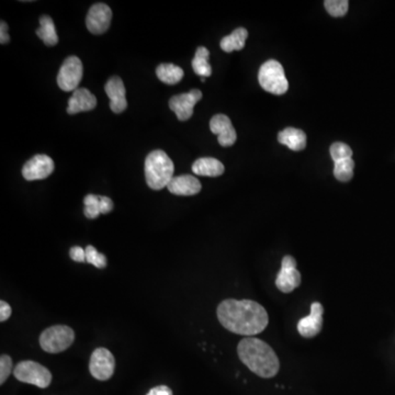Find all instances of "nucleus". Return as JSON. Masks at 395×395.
<instances>
[{
	"label": "nucleus",
	"mask_w": 395,
	"mask_h": 395,
	"mask_svg": "<svg viewBox=\"0 0 395 395\" xmlns=\"http://www.w3.org/2000/svg\"><path fill=\"white\" fill-rule=\"evenodd\" d=\"M12 372V360L8 354H3L0 358V384H5Z\"/></svg>",
	"instance_id": "c85d7f7f"
},
{
	"label": "nucleus",
	"mask_w": 395,
	"mask_h": 395,
	"mask_svg": "<svg viewBox=\"0 0 395 395\" xmlns=\"http://www.w3.org/2000/svg\"><path fill=\"white\" fill-rule=\"evenodd\" d=\"M330 153H331L332 158H333L335 163L336 162L348 159V158H352V149L348 147L347 144L340 143V142H336L332 145Z\"/></svg>",
	"instance_id": "cd10ccee"
},
{
	"label": "nucleus",
	"mask_w": 395,
	"mask_h": 395,
	"mask_svg": "<svg viewBox=\"0 0 395 395\" xmlns=\"http://www.w3.org/2000/svg\"><path fill=\"white\" fill-rule=\"evenodd\" d=\"M237 354L241 362L260 378H273L280 369L275 350L258 338L247 337L241 340L237 346Z\"/></svg>",
	"instance_id": "f03ea898"
},
{
	"label": "nucleus",
	"mask_w": 395,
	"mask_h": 395,
	"mask_svg": "<svg viewBox=\"0 0 395 395\" xmlns=\"http://www.w3.org/2000/svg\"><path fill=\"white\" fill-rule=\"evenodd\" d=\"M202 98V93L198 89L186 93V94L176 95L169 100V108L176 113L178 120L187 121L194 115V105Z\"/></svg>",
	"instance_id": "9b49d317"
},
{
	"label": "nucleus",
	"mask_w": 395,
	"mask_h": 395,
	"mask_svg": "<svg viewBox=\"0 0 395 395\" xmlns=\"http://www.w3.org/2000/svg\"><path fill=\"white\" fill-rule=\"evenodd\" d=\"M115 360L107 348H97L91 354L89 372L97 380L107 381L115 374Z\"/></svg>",
	"instance_id": "6e6552de"
},
{
	"label": "nucleus",
	"mask_w": 395,
	"mask_h": 395,
	"mask_svg": "<svg viewBox=\"0 0 395 395\" xmlns=\"http://www.w3.org/2000/svg\"><path fill=\"white\" fill-rule=\"evenodd\" d=\"M323 305L320 302H314L311 305V313L300 320L297 332L305 338H313L319 335L323 327Z\"/></svg>",
	"instance_id": "ddd939ff"
},
{
	"label": "nucleus",
	"mask_w": 395,
	"mask_h": 395,
	"mask_svg": "<svg viewBox=\"0 0 395 395\" xmlns=\"http://www.w3.org/2000/svg\"><path fill=\"white\" fill-rule=\"evenodd\" d=\"M147 395H173V391L170 390L167 386H158L152 389Z\"/></svg>",
	"instance_id": "473e14b6"
},
{
	"label": "nucleus",
	"mask_w": 395,
	"mask_h": 395,
	"mask_svg": "<svg viewBox=\"0 0 395 395\" xmlns=\"http://www.w3.org/2000/svg\"><path fill=\"white\" fill-rule=\"evenodd\" d=\"M14 374L17 380L23 384H33L41 389L48 388L52 381V374L48 369L32 360L19 362L14 370Z\"/></svg>",
	"instance_id": "423d86ee"
},
{
	"label": "nucleus",
	"mask_w": 395,
	"mask_h": 395,
	"mask_svg": "<svg viewBox=\"0 0 395 395\" xmlns=\"http://www.w3.org/2000/svg\"><path fill=\"white\" fill-rule=\"evenodd\" d=\"M36 36L41 38L46 46H54L58 43V32L52 18L48 16L40 18V28L36 30Z\"/></svg>",
	"instance_id": "aec40b11"
},
{
	"label": "nucleus",
	"mask_w": 395,
	"mask_h": 395,
	"mask_svg": "<svg viewBox=\"0 0 395 395\" xmlns=\"http://www.w3.org/2000/svg\"><path fill=\"white\" fill-rule=\"evenodd\" d=\"M70 258L77 263H84L86 261V251L82 247L74 246L70 251Z\"/></svg>",
	"instance_id": "c756f323"
},
{
	"label": "nucleus",
	"mask_w": 395,
	"mask_h": 395,
	"mask_svg": "<svg viewBox=\"0 0 395 395\" xmlns=\"http://www.w3.org/2000/svg\"><path fill=\"white\" fill-rule=\"evenodd\" d=\"M210 129L214 135H218V143L222 147H232L236 142V131L228 115H214L210 121Z\"/></svg>",
	"instance_id": "4468645a"
},
{
	"label": "nucleus",
	"mask_w": 395,
	"mask_h": 395,
	"mask_svg": "<svg viewBox=\"0 0 395 395\" xmlns=\"http://www.w3.org/2000/svg\"><path fill=\"white\" fill-rule=\"evenodd\" d=\"M174 170L173 161L161 149L151 152L145 159V178L151 189L167 187L174 178Z\"/></svg>",
	"instance_id": "7ed1b4c3"
},
{
	"label": "nucleus",
	"mask_w": 395,
	"mask_h": 395,
	"mask_svg": "<svg viewBox=\"0 0 395 395\" xmlns=\"http://www.w3.org/2000/svg\"><path fill=\"white\" fill-rule=\"evenodd\" d=\"M112 10L105 4H95L86 18L87 29L93 34H103L110 26Z\"/></svg>",
	"instance_id": "f8f14e48"
},
{
	"label": "nucleus",
	"mask_w": 395,
	"mask_h": 395,
	"mask_svg": "<svg viewBox=\"0 0 395 395\" xmlns=\"http://www.w3.org/2000/svg\"><path fill=\"white\" fill-rule=\"evenodd\" d=\"M247 36H248V31L244 28H238V29L234 30L230 36L222 38L220 43L221 48L226 53L243 50L246 43Z\"/></svg>",
	"instance_id": "412c9836"
},
{
	"label": "nucleus",
	"mask_w": 395,
	"mask_h": 395,
	"mask_svg": "<svg viewBox=\"0 0 395 395\" xmlns=\"http://www.w3.org/2000/svg\"><path fill=\"white\" fill-rule=\"evenodd\" d=\"M325 9L332 17H344L347 14L349 3L347 0H326L324 1Z\"/></svg>",
	"instance_id": "a878e982"
},
{
	"label": "nucleus",
	"mask_w": 395,
	"mask_h": 395,
	"mask_svg": "<svg viewBox=\"0 0 395 395\" xmlns=\"http://www.w3.org/2000/svg\"><path fill=\"white\" fill-rule=\"evenodd\" d=\"M83 75L84 66L82 60L77 56H70L64 60L58 72V87L64 91H75L82 82Z\"/></svg>",
	"instance_id": "0eeeda50"
},
{
	"label": "nucleus",
	"mask_w": 395,
	"mask_h": 395,
	"mask_svg": "<svg viewBox=\"0 0 395 395\" xmlns=\"http://www.w3.org/2000/svg\"><path fill=\"white\" fill-rule=\"evenodd\" d=\"M10 41L9 33H8V24L5 21H1L0 26V43L7 44Z\"/></svg>",
	"instance_id": "72a5a7b5"
},
{
	"label": "nucleus",
	"mask_w": 395,
	"mask_h": 395,
	"mask_svg": "<svg viewBox=\"0 0 395 395\" xmlns=\"http://www.w3.org/2000/svg\"><path fill=\"white\" fill-rule=\"evenodd\" d=\"M209 58H210V52L208 48L204 46L196 48V56H194L191 64L194 72L198 76H201V78H206L212 74V68L209 64Z\"/></svg>",
	"instance_id": "4be33fe9"
},
{
	"label": "nucleus",
	"mask_w": 395,
	"mask_h": 395,
	"mask_svg": "<svg viewBox=\"0 0 395 395\" xmlns=\"http://www.w3.org/2000/svg\"><path fill=\"white\" fill-rule=\"evenodd\" d=\"M97 98L93 93L86 88H78L73 93L68 100V115H77L79 112H87L96 108Z\"/></svg>",
	"instance_id": "dca6fc26"
},
{
	"label": "nucleus",
	"mask_w": 395,
	"mask_h": 395,
	"mask_svg": "<svg viewBox=\"0 0 395 395\" xmlns=\"http://www.w3.org/2000/svg\"><path fill=\"white\" fill-rule=\"evenodd\" d=\"M224 165L214 157H202L196 159L192 165V172L198 176L218 177L224 173Z\"/></svg>",
	"instance_id": "6ab92c4d"
},
{
	"label": "nucleus",
	"mask_w": 395,
	"mask_h": 395,
	"mask_svg": "<svg viewBox=\"0 0 395 395\" xmlns=\"http://www.w3.org/2000/svg\"><path fill=\"white\" fill-rule=\"evenodd\" d=\"M258 82L263 90L278 96L285 94L289 89V83L283 65L275 60H267L261 65L259 68Z\"/></svg>",
	"instance_id": "20e7f679"
},
{
	"label": "nucleus",
	"mask_w": 395,
	"mask_h": 395,
	"mask_svg": "<svg viewBox=\"0 0 395 395\" xmlns=\"http://www.w3.org/2000/svg\"><path fill=\"white\" fill-rule=\"evenodd\" d=\"M201 182L191 175H181L174 177L167 189L176 196H194L201 191Z\"/></svg>",
	"instance_id": "f3484780"
},
{
	"label": "nucleus",
	"mask_w": 395,
	"mask_h": 395,
	"mask_svg": "<svg viewBox=\"0 0 395 395\" xmlns=\"http://www.w3.org/2000/svg\"><path fill=\"white\" fill-rule=\"evenodd\" d=\"M301 285V273L297 269V260L293 256L283 257L281 269L279 271L275 285L281 293H290Z\"/></svg>",
	"instance_id": "1a4fd4ad"
},
{
	"label": "nucleus",
	"mask_w": 395,
	"mask_h": 395,
	"mask_svg": "<svg viewBox=\"0 0 395 395\" xmlns=\"http://www.w3.org/2000/svg\"><path fill=\"white\" fill-rule=\"evenodd\" d=\"M156 75L164 84L176 85L184 78V70L177 65L161 64L156 68Z\"/></svg>",
	"instance_id": "5701e85b"
},
{
	"label": "nucleus",
	"mask_w": 395,
	"mask_h": 395,
	"mask_svg": "<svg viewBox=\"0 0 395 395\" xmlns=\"http://www.w3.org/2000/svg\"><path fill=\"white\" fill-rule=\"evenodd\" d=\"M105 93L110 99V108L115 113H122L127 108L125 98V87L120 77L109 79L105 87Z\"/></svg>",
	"instance_id": "2eb2a0df"
},
{
	"label": "nucleus",
	"mask_w": 395,
	"mask_h": 395,
	"mask_svg": "<svg viewBox=\"0 0 395 395\" xmlns=\"http://www.w3.org/2000/svg\"><path fill=\"white\" fill-rule=\"evenodd\" d=\"M74 340L75 333L70 326L56 325L41 334L40 346L48 354H58L70 348Z\"/></svg>",
	"instance_id": "39448f33"
},
{
	"label": "nucleus",
	"mask_w": 395,
	"mask_h": 395,
	"mask_svg": "<svg viewBox=\"0 0 395 395\" xmlns=\"http://www.w3.org/2000/svg\"><path fill=\"white\" fill-rule=\"evenodd\" d=\"M54 167V162L50 156L38 154L26 162L22 168V176L28 181L46 179L52 175Z\"/></svg>",
	"instance_id": "9d476101"
},
{
	"label": "nucleus",
	"mask_w": 395,
	"mask_h": 395,
	"mask_svg": "<svg viewBox=\"0 0 395 395\" xmlns=\"http://www.w3.org/2000/svg\"><path fill=\"white\" fill-rule=\"evenodd\" d=\"M84 214L86 218H97L100 216V196L96 194H88L84 199Z\"/></svg>",
	"instance_id": "393cba45"
},
{
	"label": "nucleus",
	"mask_w": 395,
	"mask_h": 395,
	"mask_svg": "<svg viewBox=\"0 0 395 395\" xmlns=\"http://www.w3.org/2000/svg\"><path fill=\"white\" fill-rule=\"evenodd\" d=\"M278 141L293 151H303L307 147V135L295 127H285L278 135Z\"/></svg>",
	"instance_id": "a211bd4d"
},
{
	"label": "nucleus",
	"mask_w": 395,
	"mask_h": 395,
	"mask_svg": "<svg viewBox=\"0 0 395 395\" xmlns=\"http://www.w3.org/2000/svg\"><path fill=\"white\" fill-rule=\"evenodd\" d=\"M216 314L223 327L248 337L265 331L269 323L265 307L252 300H224L218 305Z\"/></svg>",
	"instance_id": "f257e3e1"
},
{
	"label": "nucleus",
	"mask_w": 395,
	"mask_h": 395,
	"mask_svg": "<svg viewBox=\"0 0 395 395\" xmlns=\"http://www.w3.org/2000/svg\"><path fill=\"white\" fill-rule=\"evenodd\" d=\"M12 310L7 302H0V322H6L11 316Z\"/></svg>",
	"instance_id": "2f4dec72"
},
{
	"label": "nucleus",
	"mask_w": 395,
	"mask_h": 395,
	"mask_svg": "<svg viewBox=\"0 0 395 395\" xmlns=\"http://www.w3.org/2000/svg\"><path fill=\"white\" fill-rule=\"evenodd\" d=\"M86 251V261L93 266L97 267V268L102 269L107 267L108 265V260H107V257L105 255L101 254L95 248L94 246L88 245V246L85 248Z\"/></svg>",
	"instance_id": "bb28decb"
},
{
	"label": "nucleus",
	"mask_w": 395,
	"mask_h": 395,
	"mask_svg": "<svg viewBox=\"0 0 395 395\" xmlns=\"http://www.w3.org/2000/svg\"><path fill=\"white\" fill-rule=\"evenodd\" d=\"M113 210V202L108 196H100V212L101 214H110Z\"/></svg>",
	"instance_id": "7c9ffc66"
},
{
	"label": "nucleus",
	"mask_w": 395,
	"mask_h": 395,
	"mask_svg": "<svg viewBox=\"0 0 395 395\" xmlns=\"http://www.w3.org/2000/svg\"><path fill=\"white\" fill-rule=\"evenodd\" d=\"M354 162L352 158L336 162L334 167V176L336 179L342 182H348L354 177Z\"/></svg>",
	"instance_id": "b1692460"
}]
</instances>
